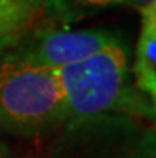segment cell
Here are the masks:
<instances>
[{
    "instance_id": "7",
    "label": "cell",
    "mask_w": 156,
    "mask_h": 158,
    "mask_svg": "<svg viewBox=\"0 0 156 158\" xmlns=\"http://www.w3.org/2000/svg\"><path fill=\"white\" fill-rule=\"evenodd\" d=\"M131 158H156V147H148L145 148V150H140L139 153L132 155Z\"/></svg>"
},
{
    "instance_id": "2",
    "label": "cell",
    "mask_w": 156,
    "mask_h": 158,
    "mask_svg": "<svg viewBox=\"0 0 156 158\" xmlns=\"http://www.w3.org/2000/svg\"><path fill=\"white\" fill-rule=\"evenodd\" d=\"M66 96L56 70L10 53L0 61V129L37 133L66 122Z\"/></svg>"
},
{
    "instance_id": "1",
    "label": "cell",
    "mask_w": 156,
    "mask_h": 158,
    "mask_svg": "<svg viewBox=\"0 0 156 158\" xmlns=\"http://www.w3.org/2000/svg\"><path fill=\"white\" fill-rule=\"evenodd\" d=\"M66 96V122L83 125L108 114L137 112L153 117L131 83L129 58L120 40L80 62L56 70Z\"/></svg>"
},
{
    "instance_id": "3",
    "label": "cell",
    "mask_w": 156,
    "mask_h": 158,
    "mask_svg": "<svg viewBox=\"0 0 156 158\" xmlns=\"http://www.w3.org/2000/svg\"><path fill=\"white\" fill-rule=\"evenodd\" d=\"M116 42H120L116 34L105 29H50L38 32L13 53L26 61L58 70L93 56Z\"/></svg>"
},
{
    "instance_id": "8",
    "label": "cell",
    "mask_w": 156,
    "mask_h": 158,
    "mask_svg": "<svg viewBox=\"0 0 156 158\" xmlns=\"http://www.w3.org/2000/svg\"><path fill=\"white\" fill-rule=\"evenodd\" d=\"M153 118H156V107L153 109Z\"/></svg>"
},
{
    "instance_id": "6",
    "label": "cell",
    "mask_w": 156,
    "mask_h": 158,
    "mask_svg": "<svg viewBox=\"0 0 156 158\" xmlns=\"http://www.w3.org/2000/svg\"><path fill=\"white\" fill-rule=\"evenodd\" d=\"M86 5H94V6H110V5H131L142 10V8L154 3L156 0H80Z\"/></svg>"
},
{
    "instance_id": "5",
    "label": "cell",
    "mask_w": 156,
    "mask_h": 158,
    "mask_svg": "<svg viewBox=\"0 0 156 158\" xmlns=\"http://www.w3.org/2000/svg\"><path fill=\"white\" fill-rule=\"evenodd\" d=\"M48 0H0V40L32 24Z\"/></svg>"
},
{
    "instance_id": "4",
    "label": "cell",
    "mask_w": 156,
    "mask_h": 158,
    "mask_svg": "<svg viewBox=\"0 0 156 158\" xmlns=\"http://www.w3.org/2000/svg\"><path fill=\"white\" fill-rule=\"evenodd\" d=\"M142 29L135 51L134 78L139 91L150 98L156 107V2L140 10Z\"/></svg>"
}]
</instances>
